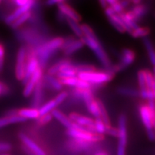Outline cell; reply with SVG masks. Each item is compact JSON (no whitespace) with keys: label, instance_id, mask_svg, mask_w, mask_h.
Returning a JSON list of instances; mask_svg holds the SVG:
<instances>
[{"label":"cell","instance_id":"cb8c5ba5","mask_svg":"<svg viewBox=\"0 0 155 155\" xmlns=\"http://www.w3.org/2000/svg\"><path fill=\"white\" fill-rule=\"evenodd\" d=\"M58 105L55 101V100H50L45 103V104H42L40 106V107L38 108L39 113H40V116L45 115V114H51V112L55 109Z\"/></svg>","mask_w":155,"mask_h":155},{"label":"cell","instance_id":"7a4b0ae2","mask_svg":"<svg viewBox=\"0 0 155 155\" xmlns=\"http://www.w3.org/2000/svg\"><path fill=\"white\" fill-rule=\"evenodd\" d=\"M66 134L71 139H78V140L94 143V144L99 142L104 139V136L91 132V131L87 130L85 128L81 127L75 124H73L72 128L67 129Z\"/></svg>","mask_w":155,"mask_h":155},{"label":"cell","instance_id":"bcb514c9","mask_svg":"<svg viewBox=\"0 0 155 155\" xmlns=\"http://www.w3.org/2000/svg\"><path fill=\"white\" fill-rule=\"evenodd\" d=\"M64 0H47L46 1V5L48 6H53L55 5H59V4L63 3Z\"/></svg>","mask_w":155,"mask_h":155},{"label":"cell","instance_id":"44dd1931","mask_svg":"<svg viewBox=\"0 0 155 155\" xmlns=\"http://www.w3.org/2000/svg\"><path fill=\"white\" fill-rule=\"evenodd\" d=\"M71 63H72V62H71V60L67 59V58L60 60L59 61H58L57 63L54 64L52 66H50L49 68L48 69L47 74L51 75V76H56V75L58 74V73L59 72L62 67L65 66V65Z\"/></svg>","mask_w":155,"mask_h":155},{"label":"cell","instance_id":"ac0fdd59","mask_svg":"<svg viewBox=\"0 0 155 155\" xmlns=\"http://www.w3.org/2000/svg\"><path fill=\"white\" fill-rule=\"evenodd\" d=\"M52 116H53V119L57 120L58 121H59L63 127L67 128V129H71L73 127L74 123H73L71 121V119H69V117L68 116L65 115V114L63 113L61 111H60L59 109H54L53 111L51 112Z\"/></svg>","mask_w":155,"mask_h":155},{"label":"cell","instance_id":"681fc988","mask_svg":"<svg viewBox=\"0 0 155 155\" xmlns=\"http://www.w3.org/2000/svg\"><path fill=\"white\" fill-rule=\"evenodd\" d=\"M130 2L131 0H120V3H121V5L124 9H125L126 7H128Z\"/></svg>","mask_w":155,"mask_h":155},{"label":"cell","instance_id":"9a60e30c","mask_svg":"<svg viewBox=\"0 0 155 155\" xmlns=\"http://www.w3.org/2000/svg\"><path fill=\"white\" fill-rule=\"evenodd\" d=\"M140 117L146 130L153 129V119L148 106L146 104H141L139 107Z\"/></svg>","mask_w":155,"mask_h":155},{"label":"cell","instance_id":"4fadbf2b","mask_svg":"<svg viewBox=\"0 0 155 155\" xmlns=\"http://www.w3.org/2000/svg\"><path fill=\"white\" fill-rule=\"evenodd\" d=\"M43 78V77H42ZM44 83L43 79L39 81L37 85L35 87V89L32 92V98L31 105L32 108H39L41 106L42 99H43V91H44Z\"/></svg>","mask_w":155,"mask_h":155},{"label":"cell","instance_id":"5b68a950","mask_svg":"<svg viewBox=\"0 0 155 155\" xmlns=\"http://www.w3.org/2000/svg\"><path fill=\"white\" fill-rule=\"evenodd\" d=\"M136 59V54L132 50L129 48H124L121 50V55L119 63L116 65H112L110 71L113 72L114 74L116 73L124 71L127 68L132 65Z\"/></svg>","mask_w":155,"mask_h":155},{"label":"cell","instance_id":"5bb4252c","mask_svg":"<svg viewBox=\"0 0 155 155\" xmlns=\"http://www.w3.org/2000/svg\"><path fill=\"white\" fill-rule=\"evenodd\" d=\"M58 12L65 17V18L70 19L75 22H80L81 21V15L75 10L73 7L68 5L66 3H61L58 5Z\"/></svg>","mask_w":155,"mask_h":155},{"label":"cell","instance_id":"30bf717a","mask_svg":"<svg viewBox=\"0 0 155 155\" xmlns=\"http://www.w3.org/2000/svg\"><path fill=\"white\" fill-rule=\"evenodd\" d=\"M68 117L73 123L85 128L87 130L91 131V132H94V120L91 118L83 116L76 112L71 113L69 114Z\"/></svg>","mask_w":155,"mask_h":155},{"label":"cell","instance_id":"e575fe53","mask_svg":"<svg viewBox=\"0 0 155 155\" xmlns=\"http://www.w3.org/2000/svg\"><path fill=\"white\" fill-rule=\"evenodd\" d=\"M139 96L143 99H146L147 101L154 100V94H153L152 90H150L147 88L139 90Z\"/></svg>","mask_w":155,"mask_h":155},{"label":"cell","instance_id":"484cf974","mask_svg":"<svg viewBox=\"0 0 155 155\" xmlns=\"http://www.w3.org/2000/svg\"><path fill=\"white\" fill-rule=\"evenodd\" d=\"M147 10L148 9H147V7L146 6L139 4V5L134 6L131 9V10H130V12H131V14L133 15V16L134 17V18L137 19V22H138L141 17H143L147 14Z\"/></svg>","mask_w":155,"mask_h":155},{"label":"cell","instance_id":"6da1fadb","mask_svg":"<svg viewBox=\"0 0 155 155\" xmlns=\"http://www.w3.org/2000/svg\"><path fill=\"white\" fill-rule=\"evenodd\" d=\"M64 39L62 37H56L48 41L44 42L40 45L34 48L35 54L40 64V67L43 69L47 65L50 58L56 53V51L62 49L64 43Z\"/></svg>","mask_w":155,"mask_h":155},{"label":"cell","instance_id":"d590c367","mask_svg":"<svg viewBox=\"0 0 155 155\" xmlns=\"http://www.w3.org/2000/svg\"><path fill=\"white\" fill-rule=\"evenodd\" d=\"M53 117L51 114H45V115L40 116V117L37 119V123L40 126H44L49 124L50 122L53 121Z\"/></svg>","mask_w":155,"mask_h":155},{"label":"cell","instance_id":"7bdbcfd3","mask_svg":"<svg viewBox=\"0 0 155 155\" xmlns=\"http://www.w3.org/2000/svg\"><path fill=\"white\" fill-rule=\"evenodd\" d=\"M5 50L2 45L0 44V71L3 68L4 63H5Z\"/></svg>","mask_w":155,"mask_h":155},{"label":"cell","instance_id":"9c48e42d","mask_svg":"<svg viewBox=\"0 0 155 155\" xmlns=\"http://www.w3.org/2000/svg\"><path fill=\"white\" fill-rule=\"evenodd\" d=\"M85 45L84 42L82 38H79L75 40L73 38L70 37L68 39L64 40V43L62 48V50H63V53L66 56H70L79 50L82 49L83 46Z\"/></svg>","mask_w":155,"mask_h":155},{"label":"cell","instance_id":"f5cc1de1","mask_svg":"<svg viewBox=\"0 0 155 155\" xmlns=\"http://www.w3.org/2000/svg\"><path fill=\"white\" fill-rule=\"evenodd\" d=\"M94 155H108V154L106 152H104V151H100V152L96 153Z\"/></svg>","mask_w":155,"mask_h":155},{"label":"cell","instance_id":"4316f807","mask_svg":"<svg viewBox=\"0 0 155 155\" xmlns=\"http://www.w3.org/2000/svg\"><path fill=\"white\" fill-rule=\"evenodd\" d=\"M150 33V30L147 27H138L131 31V36L134 38H145Z\"/></svg>","mask_w":155,"mask_h":155},{"label":"cell","instance_id":"c3c4849f","mask_svg":"<svg viewBox=\"0 0 155 155\" xmlns=\"http://www.w3.org/2000/svg\"><path fill=\"white\" fill-rule=\"evenodd\" d=\"M13 2L17 7H21V6L25 5V4L28 2V0H13Z\"/></svg>","mask_w":155,"mask_h":155},{"label":"cell","instance_id":"8992f818","mask_svg":"<svg viewBox=\"0 0 155 155\" xmlns=\"http://www.w3.org/2000/svg\"><path fill=\"white\" fill-rule=\"evenodd\" d=\"M39 68H40V64H39L38 58L35 54L34 48H27V62L24 78L22 80L23 84L25 85V83L28 82L32 75Z\"/></svg>","mask_w":155,"mask_h":155},{"label":"cell","instance_id":"d6986e66","mask_svg":"<svg viewBox=\"0 0 155 155\" xmlns=\"http://www.w3.org/2000/svg\"><path fill=\"white\" fill-rule=\"evenodd\" d=\"M42 79H43L44 85L47 84L48 86L50 87V88L57 91H61L63 90V84L61 83L60 79H58L55 76H51V75L46 74L43 76Z\"/></svg>","mask_w":155,"mask_h":155},{"label":"cell","instance_id":"8d00e7d4","mask_svg":"<svg viewBox=\"0 0 155 155\" xmlns=\"http://www.w3.org/2000/svg\"><path fill=\"white\" fill-rule=\"evenodd\" d=\"M137 79H138V84L139 89L146 88V82H145V74L144 70H140L137 73Z\"/></svg>","mask_w":155,"mask_h":155},{"label":"cell","instance_id":"7402d4cb","mask_svg":"<svg viewBox=\"0 0 155 155\" xmlns=\"http://www.w3.org/2000/svg\"><path fill=\"white\" fill-rule=\"evenodd\" d=\"M108 20H109L110 23L112 25V26H113L116 30L119 31V32H121V33L127 32L124 24L123 21H122L121 18L120 17L119 15L115 14L112 15L111 17H108Z\"/></svg>","mask_w":155,"mask_h":155},{"label":"cell","instance_id":"b9f144b4","mask_svg":"<svg viewBox=\"0 0 155 155\" xmlns=\"http://www.w3.org/2000/svg\"><path fill=\"white\" fill-rule=\"evenodd\" d=\"M9 124H12L10 117H6V116L0 117V129L7 127Z\"/></svg>","mask_w":155,"mask_h":155},{"label":"cell","instance_id":"7c38bea8","mask_svg":"<svg viewBox=\"0 0 155 155\" xmlns=\"http://www.w3.org/2000/svg\"><path fill=\"white\" fill-rule=\"evenodd\" d=\"M35 2L36 0H28V2L25 4V5L18 7L12 13H11L8 16H7V17L5 18V22L7 25H10L18 17L22 16L25 13L30 12L32 9V7H34L35 5Z\"/></svg>","mask_w":155,"mask_h":155},{"label":"cell","instance_id":"3957f363","mask_svg":"<svg viewBox=\"0 0 155 155\" xmlns=\"http://www.w3.org/2000/svg\"><path fill=\"white\" fill-rule=\"evenodd\" d=\"M114 73L110 71H93L90 73H83L78 74L77 77L81 80L87 81L95 86H102L104 83L110 82L114 77Z\"/></svg>","mask_w":155,"mask_h":155},{"label":"cell","instance_id":"680465c9","mask_svg":"<svg viewBox=\"0 0 155 155\" xmlns=\"http://www.w3.org/2000/svg\"><path fill=\"white\" fill-rule=\"evenodd\" d=\"M1 1H2V0H0V2H1Z\"/></svg>","mask_w":155,"mask_h":155},{"label":"cell","instance_id":"60d3db41","mask_svg":"<svg viewBox=\"0 0 155 155\" xmlns=\"http://www.w3.org/2000/svg\"><path fill=\"white\" fill-rule=\"evenodd\" d=\"M110 7H111V8L114 9V11L115 12L116 14L117 15L121 14L123 12H124V9L123 7L121 6V3H120V1L119 2H116L114 4V5L110 6Z\"/></svg>","mask_w":155,"mask_h":155},{"label":"cell","instance_id":"8fae6325","mask_svg":"<svg viewBox=\"0 0 155 155\" xmlns=\"http://www.w3.org/2000/svg\"><path fill=\"white\" fill-rule=\"evenodd\" d=\"M42 77H43V69L40 67L32 75V76L30 77L28 82L25 83V88L23 89L22 92V95L24 97L28 98V97L32 96L35 87L37 83L39 82V81L42 78Z\"/></svg>","mask_w":155,"mask_h":155},{"label":"cell","instance_id":"9f6ffc18","mask_svg":"<svg viewBox=\"0 0 155 155\" xmlns=\"http://www.w3.org/2000/svg\"><path fill=\"white\" fill-rule=\"evenodd\" d=\"M153 130H154L155 132V121L153 122Z\"/></svg>","mask_w":155,"mask_h":155},{"label":"cell","instance_id":"f35d334b","mask_svg":"<svg viewBox=\"0 0 155 155\" xmlns=\"http://www.w3.org/2000/svg\"><path fill=\"white\" fill-rule=\"evenodd\" d=\"M12 145L9 142L0 141V154L8 153L12 150Z\"/></svg>","mask_w":155,"mask_h":155},{"label":"cell","instance_id":"f546056e","mask_svg":"<svg viewBox=\"0 0 155 155\" xmlns=\"http://www.w3.org/2000/svg\"><path fill=\"white\" fill-rule=\"evenodd\" d=\"M65 22H66L68 25L70 27V28L71 29V30L73 31V32L75 34V36L78 37V38H82V30H81V25L79 24L78 22H75V21L71 20V19L68 18L65 19Z\"/></svg>","mask_w":155,"mask_h":155},{"label":"cell","instance_id":"1f68e13d","mask_svg":"<svg viewBox=\"0 0 155 155\" xmlns=\"http://www.w3.org/2000/svg\"><path fill=\"white\" fill-rule=\"evenodd\" d=\"M77 73H90L93 71H96V68L92 65H88V64H81V65H75Z\"/></svg>","mask_w":155,"mask_h":155},{"label":"cell","instance_id":"d4e9b609","mask_svg":"<svg viewBox=\"0 0 155 155\" xmlns=\"http://www.w3.org/2000/svg\"><path fill=\"white\" fill-rule=\"evenodd\" d=\"M143 42H144V45L147 50V54H148L151 63L154 66H155V50L152 42H151L150 39H149L148 38H145L143 40Z\"/></svg>","mask_w":155,"mask_h":155},{"label":"cell","instance_id":"ffe728a7","mask_svg":"<svg viewBox=\"0 0 155 155\" xmlns=\"http://www.w3.org/2000/svg\"><path fill=\"white\" fill-rule=\"evenodd\" d=\"M18 115L21 117L28 119H38L40 117L38 108H23L18 110Z\"/></svg>","mask_w":155,"mask_h":155},{"label":"cell","instance_id":"ba28073f","mask_svg":"<svg viewBox=\"0 0 155 155\" xmlns=\"http://www.w3.org/2000/svg\"><path fill=\"white\" fill-rule=\"evenodd\" d=\"M20 141L23 144L24 150L30 155H46L45 151L34 141L32 139L30 138L28 135L24 133H20L19 134Z\"/></svg>","mask_w":155,"mask_h":155},{"label":"cell","instance_id":"f1b7e54d","mask_svg":"<svg viewBox=\"0 0 155 155\" xmlns=\"http://www.w3.org/2000/svg\"><path fill=\"white\" fill-rule=\"evenodd\" d=\"M117 93L120 95L129 97H135L139 96V91L135 88H130V87L121 86L117 89Z\"/></svg>","mask_w":155,"mask_h":155},{"label":"cell","instance_id":"f6af8a7d","mask_svg":"<svg viewBox=\"0 0 155 155\" xmlns=\"http://www.w3.org/2000/svg\"><path fill=\"white\" fill-rule=\"evenodd\" d=\"M9 92V88L8 86H6L5 84L0 82V96L1 95H6Z\"/></svg>","mask_w":155,"mask_h":155},{"label":"cell","instance_id":"277c9868","mask_svg":"<svg viewBox=\"0 0 155 155\" xmlns=\"http://www.w3.org/2000/svg\"><path fill=\"white\" fill-rule=\"evenodd\" d=\"M118 130H119V137H118V145L116 155H126L127 150L128 133H127V116L125 114H121L118 119Z\"/></svg>","mask_w":155,"mask_h":155},{"label":"cell","instance_id":"83f0119b","mask_svg":"<svg viewBox=\"0 0 155 155\" xmlns=\"http://www.w3.org/2000/svg\"><path fill=\"white\" fill-rule=\"evenodd\" d=\"M32 17V12L31 11L25 13L24 15H22V16L18 17L15 22H13L10 25L11 28L12 29H17L19 27H21L22 25L25 24V22H28V21Z\"/></svg>","mask_w":155,"mask_h":155},{"label":"cell","instance_id":"2e32d148","mask_svg":"<svg viewBox=\"0 0 155 155\" xmlns=\"http://www.w3.org/2000/svg\"><path fill=\"white\" fill-rule=\"evenodd\" d=\"M94 143L86 142V141L78 140V139H70L67 142V147L69 150L73 152H83L91 148Z\"/></svg>","mask_w":155,"mask_h":155},{"label":"cell","instance_id":"4dcf8cb0","mask_svg":"<svg viewBox=\"0 0 155 155\" xmlns=\"http://www.w3.org/2000/svg\"><path fill=\"white\" fill-rule=\"evenodd\" d=\"M106 126L100 118H97L94 120V132L99 135L104 136L106 134Z\"/></svg>","mask_w":155,"mask_h":155},{"label":"cell","instance_id":"603a6c76","mask_svg":"<svg viewBox=\"0 0 155 155\" xmlns=\"http://www.w3.org/2000/svg\"><path fill=\"white\" fill-rule=\"evenodd\" d=\"M97 104H98V108H99V111H100V119L102 120V121L104 122V124L106 126V127H110L111 125V121H110L109 116H108L107 110L104 106V104H103V102L99 99H96Z\"/></svg>","mask_w":155,"mask_h":155},{"label":"cell","instance_id":"e0dca14e","mask_svg":"<svg viewBox=\"0 0 155 155\" xmlns=\"http://www.w3.org/2000/svg\"><path fill=\"white\" fill-rule=\"evenodd\" d=\"M78 73L75 69V65L73 64V63L68 64L65 66L62 67L56 76L58 79L68 78L77 77Z\"/></svg>","mask_w":155,"mask_h":155},{"label":"cell","instance_id":"816d5d0a","mask_svg":"<svg viewBox=\"0 0 155 155\" xmlns=\"http://www.w3.org/2000/svg\"><path fill=\"white\" fill-rule=\"evenodd\" d=\"M108 6H111L116 2H119L120 0H106Z\"/></svg>","mask_w":155,"mask_h":155},{"label":"cell","instance_id":"ab89813d","mask_svg":"<svg viewBox=\"0 0 155 155\" xmlns=\"http://www.w3.org/2000/svg\"><path fill=\"white\" fill-rule=\"evenodd\" d=\"M106 134H108L112 137H114V138L118 139V137H119V130H118L117 128L110 126V127H106Z\"/></svg>","mask_w":155,"mask_h":155},{"label":"cell","instance_id":"6f0895ef","mask_svg":"<svg viewBox=\"0 0 155 155\" xmlns=\"http://www.w3.org/2000/svg\"><path fill=\"white\" fill-rule=\"evenodd\" d=\"M0 155H10V154H9L8 153H5V154H1Z\"/></svg>","mask_w":155,"mask_h":155},{"label":"cell","instance_id":"ee69618b","mask_svg":"<svg viewBox=\"0 0 155 155\" xmlns=\"http://www.w3.org/2000/svg\"><path fill=\"white\" fill-rule=\"evenodd\" d=\"M17 115H18V110L16 109V108L7 110L5 113V116H6V117H12V116Z\"/></svg>","mask_w":155,"mask_h":155},{"label":"cell","instance_id":"52a82bcc","mask_svg":"<svg viewBox=\"0 0 155 155\" xmlns=\"http://www.w3.org/2000/svg\"><path fill=\"white\" fill-rule=\"evenodd\" d=\"M27 62V48L22 46L19 48L17 54L15 65V77L17 80L22 81L24 78Z\"/></svg>","mask_w":155,"mask_h":155},{"label":"cell","instance_id":"f907efd6","mask_svg":"<svg viewBox=\"0 0 155 155\" xmlns=\"http://www.w3.org/2000/svg\"><path fill=\"white\" fill-rule=\"evenodd\" d=\"M99 3H100L101 6V7H102L104 9L106 8V7H107L108 6L107 2H106V0H99Z\"/></svg>","mask_w":155,"mask_h":155},{"label":"cell","instance_id":"836d02e7","mask_svg":"<svg viewBox=\"0 0 155 155\" xmlns=\"http://www.w3.org/2000/svg\"><path fill=\"white\" fill-rule=\"evenodd\" d=\"M61 82L63 86L72 87V88H76L78 83L79 78L78 77H73V78H63L60 79Z\"/></svg>","mask_w":155,"mask_h":155},{"label":"cell","instance_id":"74e56055","mask_svg":"<svg viewBox=\"0 0 155 155\" xmlns=\"http://www.w3.org/2000/svg\"><path fill=\"white\" fill-rule=\"evenodd\" d=\"M69 96V94L68 91H61L58 94L57 96L55 98H54V100H55V101L56 102V104H57L58 106H59L60 104H61L62 103L63 101H65V100L67 99V98Z\"/></svg>","mask_w":155,"mask_h":155},{"label":"cell","instance_id":"11a10c76","mask_svg":"<svg viewBox=\"0 0 155 155\" xmlns=\"http://www.w3.org/2000/svg\"><path fill=\"white\" fill-rule=\"evenodd\" d=\"M152 90L153 91V94H154V100L155 101V83L154 84V86H153Z\"/></svg>","mask_w":155,"mask_h":155},{"label":"cell","instance_id":"7dc6e473","mask_svg":"<svg viewBox=\"0 0 155 155\" xmlns=\"http://www.w3.org/2000/svg\"><path fill=\"white\" fill-rule=\"evenodd\" d=\"M147 134L148 137V139L150 141H154L155 140V132L152 129H149L147 130Z\"/></svg>","mask_w":155,"mask_h":155},{"label":"cell","instance_id":"db71d44e","mask_svg":"<svg viewBox=\"0 0 155 155\" xmlns=\"http://www.w3.org/2000/svg\"><path fill=\"white\" fill-rule=\"evenodd\" d=\"M131 2L133 4H134L135 5H139V4H140L141 0H131Z\"/></svg>","mask_w":155,"mask_h":155},{"label":"cell","instance_id":"d6a6232c","mask_svg":"<svg viewBox=\"0 0 155 155\" xmlns=\"http://www.w3.org/2000/svg\"><path fill=\"white\" fill-rule=\"evenodd\" d=\"M145 74V82H146V87L148 89L152 90L153 86L155 83V79L154 75L152 72H150L148 70H144Z\"/></svg>","mask_w":155,"mask_h":155}]
</instances>
